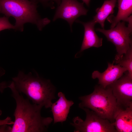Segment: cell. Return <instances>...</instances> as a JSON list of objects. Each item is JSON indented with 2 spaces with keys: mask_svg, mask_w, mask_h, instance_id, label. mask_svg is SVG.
Returning <instances> with one entry per match:
<instances>
[{
  "mask_svg": "<svg viewBox=\"0 0 132 132\" xmlns=\"http://www.w3.org/2000/svg\"><path fill=\"white\" fill-rule=\"evenodd\" d=\"M116 2V0H105L102 6L96 10L97 14L92 21L96 24L99 23L104 29L105 20L110 14L113 13Z\"/></svg>",
  "mask_w": 132,
  "mask_h": 132,
  "instance_id": "obj_14",
  "label": "cell"
},
{
  "mask_svg": "<svg viewBox=\"0 0 132 132\" xmlns=\"http://www.w3.org/2000/svg\"><path fill=\"white\" fill-rule=\"evenodd\" d=\"M2 114V111L1 110H0V115H1Z\"/></svg>",
  "mask_w": 132,
  "mask_h": 132,
  "instance_id": "obj_22",
  "label": "cell"
},
{
  "mask_svg": "<svg viewBox=\"0 0 132 132\" xmlns=\"http://www.w3.org/2000/svg\"><path fill=\"white\" fill-rule=\"evenodd\" d=\"M5 73L4 70L0 67V78ZM9 85L6 82L0 81V92L1 93H3L5 89L8 88Z\"/></svg>",
  "mask_w": 132,
  "mask_h": 132,
  "instance_id": "obj_18",
  "label": "cell"
},
{
  "mask_svg": "<svg viewBox=\"0 0 132 132\" xmlns=\"http://www.w3.org/2000/svg\"><path fill=\"white\" fill-rule=\"evenodd\" d=\"M114 124L117 132H132V105L119 108L114 117Z\"/></svg>",
  "mask_w": 132,
  "mask_h": 132,
  "instance_id": "obj_12",
  "label": "cell"
},
{
  "mask_svg": "<svg viewBox=\"0 0 132 132\" xmlns=\"http://www.w3.org/2000/svg\"></svg>",
  "mask_w": 132,
  "mask_h": 132,
  "instance_id": "obj_23",
  "label": "cell"
},
{
  "mask_svg": "<svg viewBox=\"0 0 132 132\" xmlns=\"http://www.w3.org/2000/svg\"><path fill=\"white\" fill-rule=\"evenodd\" d=\"M14 123V121H12L11 118L8 116L4 119L0 120V126L2 125L5 124L9 125H13Z\"/></svg>",
  "mask_w": 132,
  "mask_h": 132,
  "instance_id": "obj_19",
  "label": "cell"
},
{
  "mask_svg": "<svg viewBox=\"0 0 132 132\" xmlns=\"http://www.w3.org/2000/svg\"><path fill=\"white\" fill-rule=\"evenodd\" d=\"M9 125L5 124L0 126V132H11V127Z\"/></svg>",
  "mask_w": 132,
  "mask_h": 132,
  "instance_id": "obj_20",
  "label": "cell"
},
{
  "mask_svg": "<svg viewBox=\"0 0 132 132\" xmlns=\"http://www.w3.org/2000/svg\"><path fill=\"white\" fill-rule=\"evenodd\" d=\"M59 99L52 103L51 108L53 117L54 123L65 121L69 112L71 107L74 104L72 100H68L64 94L61 92L58 94Z\"/></svg>",
  "mask_w": 132,
  "mask_h": 132,
  "instance_id": "obj_10",
  "label": "cell"
},
{
  "mask_svg": "<svg viewBox=\"0 0 132 132\" xmlns=\"http://www.w3.org/2000/svg\"><path fill=\"white\" fill-rule=\"evenodd\" d=\"M12 80L16 89L25 94L33 103L46 109L51 108L52 100L56 97L55 88L50 80L38 75L34 76L31 72L25 74L20 71Z\"/></svg>",
  "mask_w": 132,
  "mask_h": 132,
  "instance_id": "obj_2",
  "label": "cell"
},
{
  "mask_svg": "<svg viewBox=\"0 0 132 132\" xmlns=\"http://www.w3.org/2000/svg\"><path fill=\"white\" fill-rule=\"evenodd\" d=\"M76 22L82 24L84 28L83 39L80 51L77 54L82 52L85 50L92 47L99 48L102 45V38H99L96 33L95 23L92 20L84 22L79 20Z\"/></svg>",
  "mask_w": 132,
  "mask_h": 132,
  "instance_id": "obj_11",
  "label": "cell"
},
{
  "mask_svg": "<svg viewBox=\"0 0 132 132\" xmlns=\"http://www.w3.org/2000/svg\"><path fill=\"white\" fill-rule=\"evenodd\" d=\"M84 3H80L77 0H61L54 17V21L61 18L66 21L69 24L71 30L74 22L81 15H87L88 10L84 7Z\"/></svg>",
  "mask_w": 132,
  "mask_h": 132,
  "instance_id": "obj_8",
  "label": "cell"
},
{
  "mask_svg": "<svg viewBox=\"0 0 132 132\" xmlns=\"http://www.w3.org/2000/svg\"><path fill=\"white\" fill-rule=\"evenodd\" d=\"M107 69L102 73L98 70L94 71L92 73V77L93 79L97 78L98 84L106 88L120 78L127 71L126 69L118 64L114 65L108 62Z\"/></svg>",
  "mask_w": 132,
  "mask_h": 132,
  "instance_id": "obj_9",
  "label": "cell"
},
{
  "mask_svg": "<svg viewBox=\"0 0 132 132\" xmlns=\"http://www.w3.org/2000/svg\"><path fill=\"white\" fill-rule=\"evenodd\" d=\"M84 3H85L88 7L89 5L90 2V0H82Z\"/></svg>",
  "mask_w": 132,
  "mask_h": 132,
  "instance_id": "obj_21",
  "label": "cell"
},
{
  "mask_svg": "<svg viewBox=\"0 0 132 132\" xmlns=\"http://www.w3.org/2000/svg\"><path fill=\"white\" fill-rule=\"evenodd\" d=\"M37 3L40 2L45 5L49 6L51 7H54V5L56 3L59 6L61 3V0H32Z\"/></svg>",
  "mask_w": 132,
  "mask_h": 132,
  "instance_id": "obj_17",
  "label": "cell"
},
{
  "mask_svg": "<svg viewBox=\"0 0 132 132\" xmlns=\"http://www.w3.org/2000/svg\"><path fill=\"white\" fill-rule=\"evenodd\" d=\"M81 109L86 113V118L83 121L78 116L73 118V123L70 124L74 127V132H117L114 123L101 117L88 108Z\"/></svg>",
  "mask_w": 132,
  "mask_h": 132,
  "instance_id": "obj_5",
  "label": "cell"
},
{
  "mask_svg": "<svg viewBox=\"0 0 132 132\" xmlns=\"http://www.w3.org/2000/svg\"><path fill=\"white\" fill-rule=\"evenodd\" d=\"M15 29L14 25L9 22L8 17H0V31L6 29Z\"/></svg>",
  "mask_w": 132,
  "mask_h": 132,
  "instance_id": "obj_16",
  "label": "cell"
},
{
  "mask_svg": "<svg viewBox=\"0 0 132 132\" xmlns=\"http://www.w3.org/2000/svg\"><path fill=\"white\" fill-rule=\"evenodd\" d=\"M109 86L119 108H126L132 105V77L127 71Z\"/></svg>",
  "mask_w": 132,
  "mask_h": 132,
  "instance_id": "obj_7",
  "label": "cell"
},
{
  "mask_svg": "<svg viewBox=\"0 0 132 132\" xmlns=\"http://www.w3.org/2000/svg\"><path fill=\"white\" fill-rule=\"evenodd\" d=\"M118 3V11L116 16L111 15L108 18L111 24L110 28L115 26L119 22L122 21L128 22L132 13V0H116Z\"/></svg>",
  "mask_w": 132,
  "mask_h": 132,
  "instance_id": "obj_13",
  "label": "cell"
},
{
  "mask_svg": "<svg viewBox=\"0 0 132 132\" xmlns=\"http://www.w3.org/2000/svg\"><path fill=\"white\" fill-rule=\"evenodd\" d=\"M79 108H86L93 111L101 117L112 123L119 107L116 99L109 86L104 88L99 85L94 87L93 91L80 97Z\"/></svg>",
  "mask_w": 132,
  "mask_h": 132,
  "instance_id": "obj_4",
  "label": "cell"
},
{
  "mask_svg": "<svg viewBox=\"0 0 132 132\" xmlns=\"http://www.w3.org/2000/svg\"><path fill=\"white\" fill-rule=\"evenodd\" d=\"M37 3L32 0H0V13L15 19V29L22 31L24 24L30 23L35 24L41 31L50 21L40 16L37 10Z\"/></svg>",
  "mask_w": 132,
  "mask_h": 132,
  "instance_id": "obj_3",
  "label": "cell"
},
{
  "mask_svg": "<svg viewBox=\"0 0 132 132\" xmlns=\"http://www.w3.org/2000/svg\"><path fill=\"white\" fill-rule=\"evenodd\" d=\"M96 31L103 33L108 41L115 45L117 53L114 60L121 57L132 45L130 36L132 28L126 27L124 22H119L115 27L109 30L97 28Z\"/></svg>",
  "mask_w": 132,
  "mask_h": 132,
  "instance_id": "obj_6",
  "label": "cell"
},
{
  "mask_svg": "<svg viewBox=\"0 0 132 132\" xmlns=\"http://www.w3.org/2000/svg\"><path fill=\"white\" fill-rule=\"evenodd\" d=\"M8 87L11 90L12 96L16 103L13 114L15 120L11 132H47L53 119L42 116L43 107L32 104L28 98H24L15 88L12 81Z\"/></svg>",
  "mask_w": 132,
  "mask_h": 132,
  "instance_id": "obj_1",
  "label": "cell"
},
{
  "mask_svg": "<svg viewBox=\"0 0 132 132\" xmlns=\"http://www.w3.org/2000/svg\"><path fill=\"white\" fill-rule=\"evenodd\" d=\"M113 62L125 68L132 77V45L121 57Z\"/></svg>",
  "mask_w": 132,
  "mask_h": 132,
  "instance_id": "obj_15",
  "label": "cell"
}]
</instances>
